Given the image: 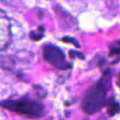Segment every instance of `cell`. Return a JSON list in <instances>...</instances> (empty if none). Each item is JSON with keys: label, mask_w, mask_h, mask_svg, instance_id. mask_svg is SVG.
<instances>
[{"label": "cell", "mask_w": 120, "mask_h": 120, "mask_svg": "<svg viewBox=\"0 0 120 120\" xmlns=\"http://www.w3.org/2000/svg\"><path fill=\"white\" fill-rule=\"evenodd\" d=\"M0 32H1V44H2V47H3L5 42H7L8 39H9V37H10L9 23H8V21L6 20L4 17L1 18Z\"/></svg>", "instance_id": "obj_1"}]
</instances>
